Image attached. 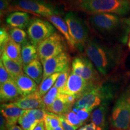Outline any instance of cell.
Listing matches in <instances>:
<instances>
[{
	"label": "cell",
	"instance_id": "cell-1",
	"mask_svg": "<svg viewBox=\"0 0 130 130\" xmlns=\"http://www.w3.org/2000/svg\"><path fill=\"white\" fill-rule=\"evenodd\" d=\"M84 51L87 57L103 75H107L121 61L122 56L119 49L107 46L95 39L87 41Z\"/></svg>",
	"mask_w": 130,
	"mask_h": 130
},
{
	"label": "cell",
	"instance_id": "cell-2",
	"mask_svg": "<svg viewBox=\"0 0 130 130\" xmlns=\"http://www.w3.org/2000/svg\"><path fill=\"white\" fill-rule=\"evenodd\" d=\"M114 96V90L110 86H90L79 96L74 104L72 110L85 108L92 112L102 104L109 102Z\"/></svg>",
	"mask_w": 130,
	"mask_h": 130
},
{
	"label": "cell",
	"instance_id": "cell-3",
	"mask_svg": "<svg viewBox=\"0 0 130 130\" xmlns=\"http://www.w3.org/2000/svg\"><path fill=\"white\" fill-rule=\"evenodd\" d=\"M79 9L90 13H113L125 15L129 9L118 0H78Z\"/></svg>",
	"mask_w": 130,
	"mask_h": 130
},
{
	"label": "cell",
	"instance_id": "cell-4",
	"mask_svg": "<svg viewBox=\"0 0 130 130\" xmlns=\"http://www.w3.org/2000/svg\"><path fill=\"white\" fill-rule=\"evenodd\" d=\"M110 120L111 125L118 130L130 128V90L122 94L115 102Z\"/></svg>",
	"mask_w": 130,
	"mask_h": 130
},
{
	"label": "cell",
	"instance_id": "cell-5",
	"mask_svg": "<svg viewBox=\"0 0 130 130\" xmlns=\"http://www.w3.org/2000/svg\"><path fill=\"white\" fill-rule=\"evenodd\" d=\"M64 39L60 34L55 32L40 43L37 46V50L39 58L41 62L63 53L66 47Z\"/></svg>",
	"mask_w": 130,
	"mask_h": 130
},
{
	"label": "cell",
	"instance_id": "cell-6",
	"mask_svg": "<svg viewBox=\"0 0 130 130\" xmlns=\"http://www.w3.org/2000/svg\"><path fill=\"white\" fill-rule=\"evenodd\" d=\"M64 21L69 27L76 48L83 50L88 41V31L83 21L73 12L67 13L64 16Z\"/></svg>",
	"mask_w": 130,
	"mask_h": 130
},
{
	"label": "cell",
	"instance_id": "cell-7",
	"mask_svg": "<svg viewBox=\"0 0 130 130\" xmlns=\"http://www.w3.org/2000/svg\"><path fill=\"white\" fill-rule=\"evenodd\" d=\"M54 26L47 21L33 19L27 27V35L30 42L35 46L38 45L55 32Z\"/></svg>",
	"mask_w": 130,
	"mask_h": 130
},
{
	"label": "cell",
	"instance_id": "cell-8",
	"mask_svg": "<svg viewBox=\"0 0 130 130\" xmlns=\"http://www.w3.org/2000/svg\"><path fill=\"white\" fill-rule=\"evenodd\" d=\"M13 9L22 10V12L31 13L46 17L53 15H57L58 11L51 5L40 0H18L14 1Z\"/></svg>",
	"mask_w": 130,
	"mask_h": 130
},
{
	"label": "cell",
	"instance_id": "cell-9",
	"mask_svg": "<svg viewBox=\"0 0 130 130\" xmlns=\"http://www.w3.org/2000/svg\"><path fill=\"white\" fill-rule=\"evenodd\" d=\"M71 72L82 77L90 85L99 84V76L94 69L93 63L84 57H77L73 60L71 65Z\"/></svg>",
	"mask_w": 130,
	"mask_h": 130
},
{
	"label": "cell",
	"instance_id": "cell-10",
	"mask_svg": "<svg viewBox=\"0 0 130 130\" xmlns=\"http://www.w3.org/2000/svg\"><path fill=\"white\" fill-rule=\"evenodd\" d=\"M90 22L96 30L102 33H109L119 28L122 21L118 14L105 13L93 14L90 16Z\"/></svg>",
	"mask_w": 130,
	"mask_h": 130
},
{
	"label": "cell",
	"instance_id": "cell-11",
	"mask_svg": "<svg viewBox=\"0 0 130 130\" xmlns=\"http://www.w3.org/2000/svg\"><path fill=\"white\" fill-rule=\"evenodd\" d=\"M43 75L42 80L56 73H61L71 69V58L67 53L60 54L42 62Z\"/></svg>",
	"mask_w": 130,
	"mask_h": 130
},
{
	"label": "cell",
	"instance_id": "cell-12",
	"mask_svg": "<svg viewBox=\"0 0 130 130\" xmlns=\"http://www.w3.org/2000/svg\"><path fill=\"white\" fill-rule=\"evenodd\" d=\"M90 86L92 85L89 84L80 76L71 72L64 87L58 93L75 96L78 99Z\"/></svg>",
	"mask_w": 130,
	"mask_h": 130
},
{
	"label": "cell",
	"instance_id": "cell-13",
	"mask_svg": "<svg viewBox=\"0 0 130 130\" xmlns=\"http://www.w3.org/2000/svg\"><path fill=\"white\" fill-rule=\"evenodd\" d=\"M12 103L19 108L25 110L41 108H45L43 99L40 95L38 90H36L30 95L21 97Z\"/></svg>",
	"mask_w": 130,
	"mask_h": 130
},
{
	"label": "cell",
	"instance_id": "cell-14",
	"mask_svg": "<svg viewBox=\"0 0 130 130\" xmlns=\"http://www.w3.org/2000/svg\"><path fill=\"white\" fill-rule=\"evenodd\" d=\"M26 110L21 109L12 102L1 104V115L6 120L10 126L16 125L19 119L25 113Z\"/></svg>",
	"mask_w": 130,
	"mask_h": 130
},
{
	"label": "cell",
	"instance_id": "cell-15",
	"mask_svg": "<svg viewBox=\"0 0 130 130\" xmlns=\"http://www.w3.org/2000/svg\"><path fill=\"white\" fill-rule=\"evenodd\" d=\"M47 19L62 34L63 37L66 39L71 50H72V51L75 50L76 46L75 44L74 40L71 35L69 28L68 27V25L66 22V21L63 20L61 17L57 15L49 16V17L47 18Z\"/></svg>",
	"mask_w": 130,
	"mask_h": 130
},
{
	"label": "cell",
	"instance_id": "cell-16",
	"mask_svg": "<svg viewBox=\"0 0 130 130\" xmlns=\"http://www.w3.org/2000/svg\"><path fill=\"white\" fill-rule=\"evenodd\" d=\"M21 95L25 96L37 90V84L25 74H23L14 79Z\"/></svg>",
	"mask_w": 130,
	"mask_h": 130
},
{
	"label": "cell",
	"instance_id": "cell-17",
	"mask_svg": "<svg viewBox=\"0 0 130 130\" xmlns=\"http://www.w3.org/2000/svg\"><path fill=\"white\" fill-rule=\"evenodd\" d=\"M21 97L22 96L13 81H9L0 86V99L1 103L14 102Z\"/></svg>",
	"mask_w": 130,
	"mask_h": 130
},
{
	"label": "cell",
	"instance_id": "cell-18",
	"mask_svg": "<svg viewBox=\"0 0 130 130\" xmlns=\"http://www.w3.org/2000/svg\"><path fill=\"white\" fill-rule=\"evenodd\" d=\"M72 106L74 105L68 101L64 94L58 93L57 98L50 106L47 107L46 110L50 113L61 116L69 112Z\"/></svg>",
	"mask_w": 130,
	"mask_h": 130
},
{
	"label": "cell",
	"instance_id": "cell-19",
	"mask_svg": "<svg viewBox=\"0 0 130 130\" xmlns=\"http://www.w3.org/2000/svg\"><path fill=\"white\" fill-rule=\"evenodd\" d=\"M6 22L13 28L21 29L28 27L30 22V16L28 13L22 11L14 12L10 13L6 18Z\"/></svg>",
	"mask_w": 130,
	"mask_h": 130
},
{
	"label": "cell",
	"instance_id": "cell-20",
	"mask_svg": "<svg viewBox=\"0 0 130 130\" xmlns=\"http://www.w3.org/2000/svg\"><path fill=\"white\" fill-rule=\"evenodd\" d=\"M108 103L104 102L94 110L91 115L92 122L95 123L98 127L102 130H107V112H108Z\"/></svg>",
	"mask_w": 130,
	"mask_h": 130
},
{
	"label": "cell",
	"instance_id": "cell-21",
	"mask_svg": "<svg viewBox=\"0 0 130 130\" xmlns=\"http://www.w3.org/2000/svg\"><path fill=\"white\" fill-rule=\"evenodd\" d=\"M24 72L33 79L36 83L42 82L43 75V67L38 60L31 61L29 64L23 66Z\"/></svg>",
	"mask_w": 130,
	"mask_h": 130
},
{
	"label": "cell",
	"instance_id": "cell-22",
	"mask_svg": "<svg viewBox=\"0 0 130 130\" xmlns=\"http://www.w3.org/2000/svg\"><path fill=\"white\" fill-rule=\"evenodd\" d=\"M1 60L2 61L5 68L8 71V72L14 79L24 74L23 64L16 62L10 59L5 52L3 53L2 55H1Z\"/></svg>",
	"mask_w": 130,
	"mask_h": 130
},
{
	"label": "cell",
	"instance_id": "cell-23",
	"mask_svg": "<svg viewBox=\"0 0 130 130\" xmlns=\"http://www.w3.org/2000/svg\"><path fill=\"white\" fill-rule=\"evenodd\" d=\"M21 54L23 66L39 58L37 47L28 42L22 46Z\"/></svg>",
	"mask_w": 130,
	"mask_h": 130
},
{
	"label": "cell",
	"instance_id": "cell-24",
	"mask_svg": "<svg viewBox=\"0 0 130 130\" xmlns=\"http://www.w3.org/2000/svg\"><path fill=\"white\" fill-rule=\"evenodd\" d=\"M21 50L22 49H21V45L13 41L10 38L9 42L6 45L4 52L10 59L13 60L16 62L23 64Z\"/></svg>",
	"mask_w": 130,
	"mask_h": 130
},
{
	"label": "cell",
	"instance_id": "cell-25",
	"mask_svg": "<svg viewBox=\"0 0 130 130\" xmlns=\"http://www.w3.org/2000/svg\"><path fill=\"white\" fill-rule=\"evenodd\" d=\"M39 122L36 118L32 110H26L18 121V123L23 130H34Z\"/></svg>",
	"mask_w": 130,
	"mask_h": 130
},
{
	"label": "cell",
	"instance_id": "cell-26",
	"mask_svg": "<svg viewBox=\"0 0 130 130\" xmlns=\"http://www.w3.org/2000/svg\"><path fill=\"white\" fill-rule=\"evenodd\" d=\"M60 74V73H56L42 81L38 89L39 93L42 97L46 95L47 92L53 87Z\"/></svg>",
	"mask_w": 130,
	"mask_h": 130
},
{
	"label": "cell",
	"instance_id": "cell-27",
	"mask_svg": "<svg viewBox=\"0 0 130 130\" xmlns=\"http://www.w3.org/2000/svg\"><path fill=\"white\" fill-rule=\"evenodd\" d=\"M9 33L12 39L21 45L27 42V35L25 31L18 28H12L9 30Z\"/></svg>",
	"mask_w": 130,
	"mask_h": 130
},
{
	"label": "cell",
	"instance_id": "cell-28",
	"mask_svg": "<svg viewBox=\"0 0 130 130\" xmlns=\"http://www.w3.org/2000/svg\"><path fill=\"white\" fill-rule=\"evenodd\" d=\"M43 122L46 130H53L61 125L58 115L48 111H47Z\"/></svg>",
	"mask_w": 130,
	"mask_h": 130
},
{
	"label": "cell",
	"instance_id": "cell-29",
	"mask_svg": "<svg viewBox=\"0 0 130 130\" xmlns=\"http://www.w3.org/2000/svg\"><path fill=\"white\" fill-rule=\"evenodd\" d=\"M58 94V90L54 86L53 87L47 92L46 95H45L43 97H42L45 110H46L47 107L50 106V105L53 103L55 100L57 98V97Z\"/></svg>",
	"mask_w": 130,
	"mask_h": 130
},
{
	"label": "cell",
	"instance_id": "cell-30",
	"mask_svg": "<svg viewBox=\"0 0 130 130\" xmlns=\"http://www.w3.org/2000/svg\"><path fill=\"white\" fill-rule=\"evenodd\" d=\"M62 116L64 117L68 123L78 128L83 124V123L80 121V119L78 117L77 113L73 110H70L69 112L62 115Z\"/></svg>",
	"mask_w": 130,
	"mask_h": 130
},
{
	"label": "cell",
	"instance_id": "cell-31",
	"mask_svg": "<svg viewBox=\"0 0 130 130\" xmlns=\"http://www.w3.org/2000/svg\"><path fill=\"white\" fill-rule=\"evenodd\" d=\"M10 39V36L9 32L4 27H1L0 30V51H1V55L4 52L5 48L8 42Z\"/></svg>",
	"mask_w": 130,
	"mask_h": 130
},
{
	"label": "cell",
	"instance_id": "cell-32",
	"mask_svg": "<svg viewBox=\"0 0 130 130\" xmlns=\"http://www.w3.org/2000/svg\"><path fill=\"white\" fill-rule=\"evenodd\" d=\"M70 71H71V69L60 73V75L58 76L56 83L54 84V86L58 89V92L64 87L66 82H67L69 75L71 74H70Z\"/></svg>",
	"mask_w": 130,
	"mask_h": 130
},
{
	"label": "cell",
	"instance_id": "cell-33",
	"mask_svg": "<svg viewBox=\"0 0 130 130\" xmlns=\"http://www.w3.org/2000/svg\"><path fill=\"white\" fill-rule=\"evenodd\" d=\"M14 81V78L5 68L2 61H0V84L6 83L9 81Z\"/></svg>",
	"mask_w": 130,
	"mask_h": 130
},
{
	"label": "cell",
	"instance_id": "cell-34",
	"mask_svg": "<svg viewBox=\"0 0 130 130\" xmlns=\"http://www.w3.org/2000/svg\"><path fill=\"white\" fill-rule=\"evenodd\" d=\"M74 112L77 113L78 117L80 121L84 123L90 115V111L89 110L85 109V108H81L78 110H72Z\"/></svg>",
	"mask_w": 130,
	"mask_h": 130
},
{
	"label": "cell",
	"instance_id": "cell-35",
	"mask_svg": "<svg viewBox=\"0 0 130 130\" xmlns=\"http://www.w3.org/2000/svg\"><path fill=\"white\" fill-rule=\"evenodd\" d=\"M12 10V6L9 0H0V13L1 17Z\"/></svg>",
	"mask_w": 130,
	"mask_h": 130
},
{
	"label": "cell",
	"instance_id": "cell-36",
	"mask_svg": "<svg viewBox=\"0 0 130 130\" xmlns=\"http://www.w3.org/2000/svg\"><path fill=\"white\" fill-rule=\"evenodd\" d=\"M34 115L39 122L44 121L45 117L47 114V111L45 108H36V109L32 110Z\"/></svg>",
	"mask_w": 130,
	"mask_h": 130
},
{
	"label": "cell",
	"instance_id": "cell-37",
	"mask_svg": "<svg viewBox=\"0 0 130 130\" xmlns=\"http://www.w3.org/2000/svg\"><path fill=\"white\" fill-rule=\"evenodd\" d=\"M58 117H59L61 126H62V127L64 130H76L78 128L77 127H75V126H72V125H71L70 123H68L62 115L58 116Z\"/></svg>",
	"mask_w": 130,
	"mask_h": 130
},
{
	"label": "cell",
	"instance_id": "cell-38",
	"mask_svg": "<svg viewBox=\"0 0 130 130\" xmlns=\"http://www.w3.org/2000/svg\"><path fill=\"white\" fill-rule=\"evenodd\" d=\"M45 126L44 124V122L41 121L38 123L34 130H45Z\"/></svg>",
	"mask_w": 130,
	"mask_h": 130
},
{
	"label": "cell",
	"instance_id": "cell-39",
	"mask_svg": "<svg viewBox=\"0 0 130 130\" xmlns=\"http://www.w3.org/2000/svg\"><path fill=\"white\" fill-rule=\"evenodd\" d=\"M125 7L130 9V2L129 0H118Z\"/></svg>",
	"mask_w": 130,
	"mask_h": 130
},
{
	"label": "cell",
	"instance_id": "cell-40",
	"mask_svg": "<svg viewBox=\"0 0 130 130\" xmlns=\"http://www.w3.org/2000/svg\"><path fill=\"white\" fill-rule=\"evenodd\" d=\"M8 130H23V129H22L19 126L14 125L10 126Z\"/></svg>",
	"mask_w": 130,
	"mask_h": 130
},
{
	"label": "cell",
	"instance_id": "cell-41",
	"mask_svg": "<svg viewBox=\"0 0 130 130\" xmlns=\"http://www.w3.org/2000/svg\"><path fill=\"white\" fill-rule=\"evenodd\" d=\"M129 2H130V0H129ZM125 22L128 26H129L130 27V17L129 18L125 19Z\"/></svg>",
	"mask_w": 130,
	"mask_h": 130
},
{
	"label": "cell",
	"instance_id": "cell-42",
	"mask_svg": "<svg viewBox=\"0 0 130 130\" xmlns=\"http://www.w3.org/2000/svg\"><path fill=\"white\" fill-rule=\"evenodd\" d=\"M53 130H64V129H63L62 126L61 125V126H58V127H57V128H55V129H54Z\"/></svg>",
	"mask_w": 130,
	"mask_h": 130
},
{
	"label": "cell",
	"instance_id": "cell-43",
	"mask_svg": "<svg viewBox=\"0 0 130 130\" xmlns=\"http://www.w3.org/2000/svg\"><path fill=\"white\" fill-rule=\"evenodd\" d=\"M128 46H129V48L130 49V35H129V40H128Z\"/></svg>",
	"mask_w": 130,
	"mask_h": 130
},
{
	"label": "cell",
	"instance_id": "cell-44",
	"mask_svg": "<svg viewBox=\"0 0 130 130\" xmlns=\"http://www.w3.org/2000/svg\"><path fill=\"white\" fill-rule=\"evenodd\" d=\"M79 130H86V129H85V128H84V126H83V127H82V128H79Z\"/></svg>",
	"mask_w": 130,
	"mask_h": 130
},
{
	"label": "cell",
	"instance_id": "cell-45",
	"mask_svg": "<svg viewBox=\"0 0 130 130\" xmlns=\"http://www.w3.org/2000/svg\"><path fill=\"white\" fill-rule=\"evenodd\" d=\"M129 130H130V128H129Z\"/></svg>",
	"mask_w": 130,
	"mask_h": 130
}]
</instances>
